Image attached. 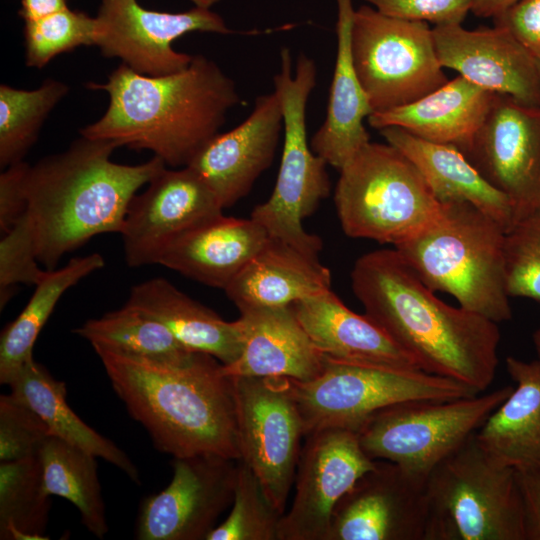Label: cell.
<instances>
[{"label": "cell", "instance_id": "obj_11", "mask_svg": "<svg viewBox=\"0 0 540 540\" xmlns=\"http://www.w3.org/2000/svg\"><path fill=\"white\" fill-rule=\"evenodd\" d=\"M351 50L373 113L415 102L448 82L427 22L362 5L353 14Z\"/></svg>", "mask_w": 540, "mask_h": 540}, {"label": "cell", "instance_id": "obj_19", "mask_svg": "<svg viewBox=\"0 0 540 540\" xmlns=\"http://www.w3.org/2000/svg\"><path fill=\"white\" fill-rule=\"evenodd\" d=\"M442 67L497 94L528 107H540L537 59L508 30H467L461 24L432 28Z\"/></svg>", "mask_w": 540, "mask_h": 540}, {"label": "cell", "instance_id": "obj_41", "mask_svg": "<svg viewBox=\"0 0 540 540\" xmlns=\"http://www.w3.org/2000/svg\"><path fill=\"white\" fill-rule=\"evenodd\" d=\"M384 15L431 22L435 26L462 24L474 0H364Z\"/></svg>", "mask_w": 540, "mask_h": 540}, {"label": "cell", "instance_id": "obj_3", "mask_svg": "<svg viewBox=\"0 0 540 540\" xmlns=\"http://www.w3.org/2000/svg\"><path fill=\"white\" fill-rule=\"evenodd\" d=\"M116 148L111 141L81 136L30 166L26 214L38 260L47 270L94 236L120 233L137 191L166 168L157 156L138 165L115 163L110 157Z\"/></svg>", "mask_w": 540, "mask_h": 540}, {"label": "cell", "instance_id": "obj_45", "mask_svg": "<svg viewBox=\"0 0 540 540\" xmlns=\"http://www.w3.org/2000/svg\"><path fill=\"white\" fill-rule=\"evenodd\" d=\"M68 7L67 0H21L18 15L24 20H34Z\"/></svg>", "mask_w": 540, "mask_h": 540}, {"label": "cell", "instance_id": "obj_31", "mask_svg": "<svg viewBox=\"0 0 540 540\" xmlns=\"http://www.w3.org/2000/svg\"><path fill=\"white\" fill-rule=\"evenodd\" d=\"M104 258L99 253L73 257L60 269L47 270L35 286L30 300L1 333L0 383L8 385L22 367L33 358L36 339L52 314L58 300L80 280L101 269Z\"/></svg>", "mask_w": 540, "mask_h": 540}, {"label": "cell", "instance_id": "obj_48", "mask_svg": "<svg viewBox=\"0 0 540 540\" xmlns=\"http://www.w3.org/2000/svg\"><path fill=\"white\" fill-rule=\"evenodd\" d=\"M195 6L211 7L218 0H190Z\"/></svg>", "mask_w": 540, "mask_h": 540}, {"label": "cell", "instance_id": "obj_44", "mask_svg": "<svg viewBox=\"0 0 540 540\" xmlns=\"http://www.w3.org/2000/svg\"><path fill=\"white\" fill-rule=\"evenodd\" d=\"M516 474L523 505L525 540H540V468L516 470Z\"/></svg>", "mask_w": 540, "mask_h": 540}, {"label": "cell", "instance_id": "obj_1", "mask_svg": "<svg viewBox=\"0 0 540 540\" xmlns=\"http://www.w3.org/2000/svg\"><path fill=\"white\" fill-rule=\"evenodd\" d=\"M352 290L365 314L381 327L421 370L483 393L498 367L497 323L439 299L394 249L359 257L351 271Z\"/></svg>", "mask_w": 540, "mask_h": 540}, {"label": "cell", "instance_id": "obj_24", "mask_svg": "<svg viewBox=\"0 0 540 540\" xmlns=\"http://www.w3.org/2000/svg\"><path fill=\"white\" fill-rule=\"evenodd\" d=\"M495 94L458 76L415 102L372 113L367 119L378 130L399 127L463 153L484 122Z\"/></svg>", "mask_w": 540, "mask_h": 540}, {"label": "cell", "instance_id": "obj_17", "mask_svg": "<svg viewBox=\"0 0 540 540\" xmlns=\"http://www.w3.org/2000/svg\"><path fill=\"white\" fill-rule=\"evenodd\" d=\"M426 480L376 460L335 505L327 540H424Z\"/></svg>", "mask_w": 540, "mask_h": 540}, {"label": "cell", "instance_id": "obj_20", "mask_svg": "<svg viewBox=\"0 0 540 540\" xmlns=\"http://www.w3.org/2000/svg\"><path fill=\"white\" fill-rule=\"evenodd\" d=\"M284 127L279 95L259 96L250 115L211 139L187 165L214 191L223 209L246 196L274 159Z\"/></svg>", "mask_w": 540, "mask_h": 540}, {"label": "cell", "instance_id": "obj_18", "mask_svg": "<svg viewBox=\"0 0 540 540\" xmlns=\"http://www.w3.org/2000/svg\"><path fill=\"white\" fill-rule=\"evenodd\" d=\"M220 213L223 208L200 173L190 166L165 168L129 204L120 232L126 263L158 264L179 235Z\"/></svg>", "mask_w": 540, "mask_h": 540}, {"label": "cell", "instance_id": "obj_42", "mask_svg": "<svg viewBox=\"0 0 540 540\" xmlns=\"http://www.w3.org/2000/svg\"><path fill=\"white\" fill-rule=\"evenodd\" d=\"M493 19L540 59V0H519Z\"/></svg>", "mask_w": 540, "mask_h": 540}, {"label": "cell", "instance_id": "obj_29", "mask_svg": "<svg viewBox=\"0 0 540 540\" xmlns=\"http://www.w3.org/2000/svg\"><path fill=\"white\" fill-rule=\"evenodd\" d=\"M506 369L516 387L478 429L476 439L504 465L540 468V361L508 356Z\"/></svg>", "mask_w": 540, "mask_h": 540}, {"label": "cell", "instance_id": "obj_4", "mask_svg": "<svg viewBox=\"0 0 540 540\" xmlns=\"http://www.w3.org/2000/svg\"><path fill=\"white\" fill-rule=\"evenodd\" d=\"M95 352L115 393L156 449L173 458L240 459L233 381L217 359L196 353L185 364L170 365Z\"/></svg>", "mask_w": 540, "mask_h": 540}, {"label": "cell", "instance_id": "obj_34", "mask_svg": "<svg viewBox=\"0 0 540 540\" xmlns=\"http://www.w3.org/2000/svg\"><path fill=\"white\" fill-rule=\"evenodd\" d=\"M43 488L37 455L0 463V539L38 540L44 536L50 500Z\"/></svg>", "mask_w": 540, "mask_h": 540}, {"label": "cell", "instance_id": "obj_12", "mask_svg": "<svg viewBox=\"0 0 540 540\" xmlns=\"http://www.w3.org/2000/svg\"><path fill=\"white\" fill-rule=\"evenodd\" d=\"M240 459L259 479L267 497L285 513L304 436L291 379L231 377Z\"/></svg>", "mask_w": 540, "mask_h": 540}, {"label": "cell", "instance_id": "obj_35", "mask_svg": "<svg viewBox=\"0 0 540 540\" xmlns=\"http://www.w3.org/2000/svg\"><path fill=\"white\" fill-rule=\"evenodd\" d=\"M68 93L66 83L51 78L33 90L0 86L1 168L23 161L46 118Z\"/></svg>", "mask_w": 540, "mask_h": 540}, {"label": "cell", "instance_id": "obj_37", "mask_svg": "<svg viewBox=\"0 0 540 540\" xmlns=\"http://www.w3.org/2000/svg\"><path fill=\"white\" fill-rule=\"evenodd\" d=\"M25 63L42 69L56 56L81 46H95V17L69 7L24 21Z\"/></svg>", "mask_w": 540, "mask_h": 540}, {"label": "cell", "instance_id": "obj_46", "mask_svg": "<svg viewBox=\"0 0 540 540\" xmlns=\"http://www.w3.org/2000/svg\"><path fill=\"white\" fill-rule=\"evenodd\" d=\"M519 0H474L471 12L479 17H496Z\"/></svg>", "mask_w": 540, "mask_h": 540}, {"label": "cell", "instance_id": "obj_9", "mask_svg": "<svg viewBox=\"0 0 540 540\" xmlns=\"http://www.w3.org/2000/svg\"><path fill=\"white\" fill-rule=\"evenodd\" d=\"M513 386L451 400H411L382 408L356 432L373 460L395 463L427 478L474 435Z\"/></svg>", "mask_w": 540, "mask_h": 540}, {"label": "cell", "instance_id": "obj_7", "mask_svg": "<svg viewBox=\"0 0 540 540\" xmlns=\"http://www.w3.org/2000/svg\"><path fill=\"white\" fill-rule=\"evenodd\" d=\"M334 203L344 233L394 246L418 233L442 204L400 150L368 142L340 170Z\"/></svg>", "mask_w": 540, "mask_h": 540}, {"label": "cell", "instance_id": "obj_2", "mask_svg": "<svg viewBox=\"0 0 540 540\" xmlns=\"http://www.w3.org/2000/svg\"><path fill=\"white\" fill-rule=\"evenodd\" d=\"M86 86L106 91L109 104L81 136L149 150L175 168L187 166L241 102L234 81L203 55L164 76L142 75L122 63L105 83Z\"/></svg>", "mask_w": 540, "mask_h": 540}, {"label": "cell", "instance_id": "obj_8", "mask_svg": "<svg viewBox=\"0 0 540 540\" xmlns=\"http://www.w3.org/2000/svg\"><path fill=\"white\" fill-rule=\"evenodd\" d=\"M280 60V71L273 78L285 131L280 168L271 196L253 209L250 218L269 237L318 257L323 247L321 239L302 226L303 219L316 211L331 190L327 162L313 152L306 131V106L316 86L317 67L313 59L299 53L293 71L286 47L281 49Z\"/></svg>", "mask_w": 540, "mask_h": 540}, {"label": "cell", "instance_id": "obj_21", "mask_svg": "<svg viewBox=\"0 0 540 540\" xmlns=\"http://www.w3.org/2000/svg\"><path fill=\"white\" fill-rule=\"evenodd\" d=\"M242 351L230 365L229 377H283L305 382L319 376L326 356L315 346L291 305L239 310Z\"/></svg>", "mask_w": 540, "mask_h": 540}, {"label": "cell", "instance_id": "obj_6", "mask_svg": "<svg viewBox=\"0 0 540 540\" xmlns=\"http://www.w3.org/2000/svg\"><path fill=\"white\" fill-rule=\"evenodd\" d=\"M475 434L427 477L424 540H525L516 470Z\"/></svg>", "mask_w": 540, "mask_h": 540}, {"label": "cell", "instance_id": "obj_36", "mask_svg": "<svg viewBox=\"0 0 540 540\" xmlns=\"http://www.w3.org/2000/svg\"><path fill=\"white\" fill-rule=\"evenodd\" d=\"M282 516L251 468L238 460L230 513L206 540H279Z\"/></svg>", "mask_w": 540, "mask_h": 540}, {"label": "cell", "instance_id": "obj_28", "mask_svg": "<svg viewBox=\"0 0 540 540\" xmlns=\"http://www.w3.org/2000/svg\"><path fill=\"white\" fill-rule=\"evenodd\" d=\"M126 303L161 322L191 352L210 355L223 365L232 364L241 354L243 343L237 320H223L164 278L133 286Z\"/></svg>", "mask_w": 540, "mask_h": 540}, {"label": "cell", "instance_id": "obj_47", "mask_svg": "<svg viewBox=\"0 0 540 540\" xmlns=\"http://www.w3.org/2000/svg\"><path fill=\"white\" fill-rule=\"evenodd\" d=\"M533 344L536 350L537 359L540 361V328L533 334Z\"/></svg>", "mask_w": 540, "mask_h": 540}, {"label": "cell", "instance_id": "obj_13", "mask_svg": "<svg viewBox=\"0 0 540 540\" xmlns=\"http://www.w3.org/2000/svg\"><path fill=\"white\" fill-rule=\"evenodd\" d=\"M95 18V46L101 54L147 76L173 74L190 64L192 55L172 47L187 33H234L219 14L203 6L172 13L146 9L137 0H100Z\"/></svg>", "mask_w": 540, "mask_h": 540}, {"label": "cell", "instance_id": "obj_25", "mask_svg": "<svg viewBox=\"0 0 540 540\" xmlns=\"http://www.w3.org/2000/svg\"><path fill=\"white\" fill-rule=\"evenodd\" d=\"M337 2V55L323 124L311 139V149L340 170L369 140L363 121L372 107L358 78L351 50L352 0Z\"/></svg>", "mask_w": 540, "mask_h": 540}, {"label": "cell", "instance_id": "obj_43", "mask_svg": "<svg viewBox=\"0 0 540 540\" xmlns=\"http://www.w3.org/2000/svg\"><path fill=\"white\" fill-rule=\"evenodd\" d=\"M30 164H12L0 174V230L7 232L26 213V179Z\"/></svg>", "mask_w": 540, "mask_h": 540}, {"label": "cell", "instance_id": "obj_26", "mask_svg": "<svg viewBox=\"0 0 540 540\" xmlns=\"http://www.w3.org/2000/svg\"><path fill=\"white\" fill-rule=\"evenodd\" d=\"M330 289L331 273L318 257L268 237L224 291L241 310L289 306Z\"/></svg>", "mask_w": 540, "mask_h": 540}, {"label": "cell", "instance_id": "obj_23", "mask_svg": "<svg viewBox=\"0 0 540 540\" xmlns=\"http://www.w3.org/2000/svg\"><path fill=\"white\" fill-rule=\"evenodd\" d=\"M268 237L251 218L220 213L179 235L158 264L207 286L225 289Z\"/></svg>", "mask_w": 540, "mask_h": 540}, {"label": "cell", "instance_id": "obj_15", "mask_svg": "<svg viewBox=\"0 0 540 540\" xmlns=\"http://www.w3.org/2000/svg\"><path fill=\"white\" fill-rule=\"evenodd\" d=\"M305 437L294 499L281 518L279 540H327L335 505L376 465L354 431L324 428Z\"/></svg>", "mask_w": 540, "mask_h": 540}, {"label": "cell", "instance_id": "obj_39", "mask_svg": "<svg viewBox=\"0 0 540 540\" xmlns=\"http://www.w3.org/2000/svg\"><path fill=\"white\" fill-rule=\"evenodd\" d=\"M34 234L25 213L3 233L0 241V307L7 304L18 284L36 286L47 270L38 265Z\"/></svg>", "mask_w": 540, "mask_h": 540}, {"label": "cell", "instance_id": "obj_30", "mask_svg": "<svg viewBox=\"0 0 540 540\" xmlns=\"http://www.w3.org/2000/svg\"><path fill=\"white\" fill-rule=\"evenodd\" d=\"M8 386L16 399L44 421L50 436L110 462L134 482L140 483L139 472L129 457L73 412L66 400L65 383L56 380L34 358L22 367Z\"/></svg>", "mask_w": 540, "mask_h": 540}, {"label": "cell", "instance_id": "obj_14", "mask_svg": "<svg viewBox=\"0 0 540 540\" xmlns=\"http://www.w3.org/2000/svg\"><path fill=\"white\" fill-rule=\"evenodd\" d=\"M463 154L508 197L514 224L540 210V107L524 106L496 93Z\"/></svg>", "mask_w": 540, "mask_h": 540}, {"label": "cell", "instance_id": "obj_38", "mask_svg": "<svg viewBox=\"0 0 540 540\" xmlns=\"http://www.w3.org/2000/svg\"><path fill=\"white\" fill-rule=\"evenodd\" d=\"M504 258L509 297L540 301V210L505 233Z\"/></svg>", "mask_w": 540, "mask_h": 540}, {"label": "cell", "instance_id": "obj_49", "mask_svg": "<svg viewBox=\"0 0 540 540\" xmlns=\"http://www.w3.org/2000/svg\"><path fill=\"white\" fill-rule=\"evenodd\" d=\"M537 63H538L539 71H540V59H537Z\"/></svg>", "mask_w": 540, "mask_h": 540}, {"label": "cell", "instance_id": "obj_32", "mask_svg": "<svg viewBox=\"0 0 540 540\" xmlns=\"http://www.w3.org/2000/svg\"><path fill=\"white\" fill-rule=\"evenodd\" d=\"M74 332L86 339L94 350L162 364H185L197 353L179 343L157 319L128 303L86 321Z\"/></svg>", "mask_w": 540, "mask_h": 540}, {"label": "cell", "instance_id": "obj_5", "mask_svg": "<svg viewBox=\"0 0 540 540\" xmlns=\"http://www.w3.org/2000/svg\"><path fill=\"white\" fill-rule=\"evenodd\" d=\"M505 233L471 203L455 201L443 203L431 223L394 248L430 289L447 292L460 307L498 324L512 318Z\"/></svg>", "mask_w": 540, "mask_h": 540}, {"label": "cell", "instance_id": "obj_22", "mask_svg": "<svg viewBox=\"0 0 540 540\" xmlns=\"http://www.w3.org/2000/svg\"><path fill=\"white\" fill-rule=\"evenodd\" d=\"M315 346L329 359L394 369H419L403 350L366 314L359 315L330 290L291 304Z\"/></svg>", "mask_w": 540, "mask_h": 540}, {"label": "cell", "instance_id": "obj_33", "mask_svg": "<svg viewBox=\"0 0 540 540\" xmlns=\"http://www.w3.org/2000/svg\"><path fill=\"white\" fill-rule=\"evenodd\" d=\"M38 457L46 494L71 502L80 512L86 529L102 539L108 526L96 457L54 436L44 441Z\"/></svg>", "mask_w": 540, "mask_h": 540}, {"label": "cell", "instance_id": "obj_40", "mask_svg": "<svg viewBox=\"0 0 540 540\" xmlns=\"http://www.w3.org/2000/svg\"><path fill=\"white\" fill-rule=\"evenodd\" d=\"M50 436L44 421L11 393L0 396V461H14L38 454Z\"/></svg>", "mask_w": 540, "mask_h": 540}, {"label": "cell", "instance_id": "obj_10", "mask_svg": "<svg viewBox=\"0 0 540 540\" xmlns=\"http://www.w3.org/2000/svg\"><path fill=\"white\" fill-rule=\"evenodd\" d=\"M291 381L304 436L324 428L357 432L378 410L404 401L451 400L478 394L462 383L419 369L352 364L327 357L319 376L305 382Z\"/></svg>", "mask_w": 540, "mask_h": 540}, {"label": "cell", "instance_id": "obj_27", "mask_svg": "<svg viewBox=\"0 0 540 540\" xmlns=\"http://www.w3.org/2000/svg\"><path fill=\"white\" fill-rule=\"evenodd\" d=\"M379 131L388 144L413 162L440 203L469 202L505 232L513 227L514 211L508 197L491 186L460 150L426 141L395 126Z\"/></svg>", "mask_w": 540, "mask_h": 540}, {"label": "cell", "instance_id": "obj_16", "mask_svg": "<svg viewBox=\"0 0 540 540\" xmlns=\"http://www.w3.org/2000/svg\"><path fill=\"white\" fill-rule=\"evenodd\" d=\"M173 476L162 491L140 507L136 537L140 540H201L216 527L232 504L236 460L215 454L174 458Z\"/></svg>", "mask_w": 540, "mask_h": 540}]
</instances>
